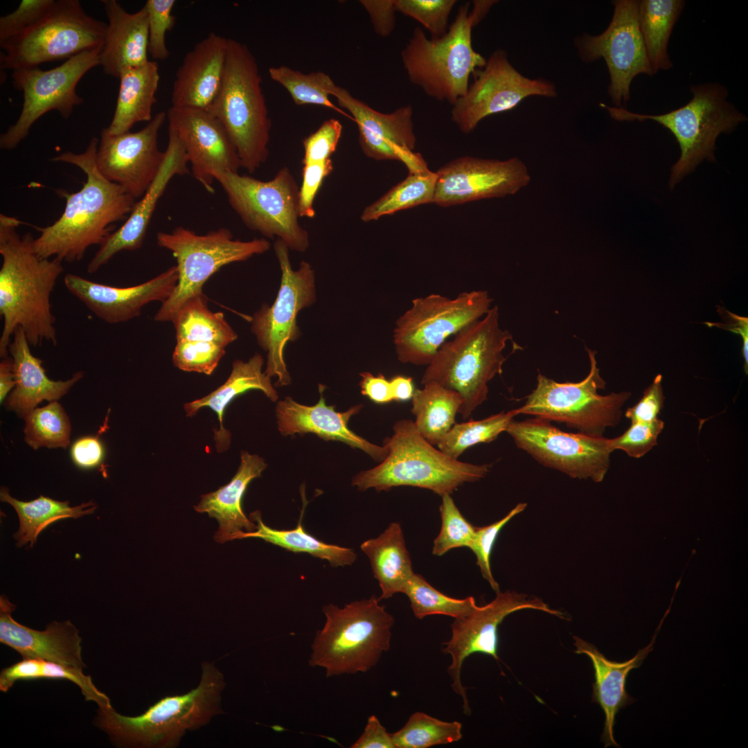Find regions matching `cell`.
<instances>
[{
  "label": "cell",
  "instance_id": "1",
  "mask_svg": "<svg viewBox=\"0 0 748 748\" xmlns=\"http://www.w3.org/2000/svg\"><path fill=\"white\" fill-rule=\"evenodd\" d=\"M98 143L93 137L83 152L68 151L51 159L76 166L86 179L75 193L58 191L66 199L65 208L53 224L37 227L40 235L34 238L33 248L39 257L69 262L82 260L89 247L103 244L115 231V224L127 218L133 210L136 199L99 172L96 163Z\"/></svg>",
  "mask_w": 748,
  "mask_h": 748
},
{
  "label": "cell",
  "instance_id": "2",
  "mask_svg": "<svg viewBox=\"0 0 748 748\" xmlns=\"http://www.w3.org/2000/svg\"><path fill=\"white\" fill-rule=\"evenodd\" d=\"M20 223L14 217L0 215L1 357L8 356V346L18 327L33 347L44 341L57 344L51 294L64 271L62 261L37 256L33 248L32 234H18Z\"/></svg>",
  "mask_w": 748,
  "mask_h": 748
},
{
  "label": "cell",
  "instance_id": "3",
  "mask_svg": "<svg viewBox=\"0 0 748 748\" xmlns=\"http://www.w3.org/2000/svg\"><path fill=\"white\" fill-rule=\"evenodd\" d=\"M225 686L223 674L213 663L204 661L200 682L189 692L163 697L136 716L121 715L112 706L98 707L96 723L119 746L175 747L186 731L223 712L221 695Z\"/></svg>",
  "mask_w": 748,
  "mask_h": 748
},
{
  "label": "cell",
  "instance_id": "4",
  "mask_svg": "<svg viewBox=\"0 0 748 748\" xmlns=\"http://www.w3.org/2000/svg\"><path fill=\"white\" fill-rule=\"evenodd\" d=\"M393 434L384 440L388 449L380 463L361 471L352 479L359 491L374 488L389 490L398 486L428 489L443 496L451 495L467 482L477 481L490 472L489 464L475 465L454 459L427 441L413 421L400 420Z\"/></svg>",
  "mask_w": 748,
  "mask_h": 748
},
{
  "label": "cell",
  "instance_id": "5",
  "mask_svg": "<svg viewBox=\"0 0 748 748\" xmlns=\"http://www.w3.org/2000/svg\"><path fill=\"white\" fill-rule=\"evenodd\" d=\"M499 319L498 307H491L446 341L422 375V384L436 382L460 394L463 403L458 413L463 419L487 400L488 382L502 373L503 351L512 335L500 328Z\"/></svg>",
  "mask_w": 748,
  "mask_h": 748
},
{
  "label": "cell",
  "instance_id": "6",
  "mask_svg": "<svg viewBox=\"0 0 748 748\" xmlns=\"http://www.w3.org/2000/svg\"><path fill=\"white\" fill-rule=\"evenodd\" d=\"M257 61L249 48L228 39L225 70L221 87L207 110L226 131L242 167L250 173L269 155L271 127Z\"/></svg>",
  "mask_w": 748,
  "mask_h": 748
},
{
  "label": "cell",
  "instance_id": "7",
  "mask_svg": "<svg viewBox=\"0 0 748 748\" xmlns=\"http://www.w3.org/2000/svg\"><path fill=\"white\" fill-rule=\"evenodd\" d=\"M374 596L341 608L323 606L326 622L317 632L309 660L328 677L364 673L389 650L394 618Z\"/></svg>",
  "mask_w": 748,
  "mask_h": 748
},
{
  "label": "cell",
  "instance_id": "8",
  "mask_svg": "<svg viewBox=\"0 0 748 748\" xmlns=\"http://www.w3.org/2000/svg\"><path fill=\"white\" fill-rule=\"evenodd\" d=\"M693 97L685 105L669 112L650 115L601 103L618 121H655L675 136L681 150L673 166L669 186L673 188L703 160L715 161V141L721 133H730L747 117L729 102L727 89L718 82L690 87Z\"/></svg>",
  "mask_w": 748,
  "mask_h": 748
},
{
  "label": "cell",
  "instance_id": "9",
  "mask_svg": "<svg viewBox=\"0 0 748 748\" xmlns=\"http://www.w3.org/2000/svg\"><path fill=\"white\" fill-rule=\"evenodd\" d=\"M477 24L465 3L440 37L429 39L416 27L401 52L409 81L430 98L454 105L466 93L470 75L486 63L472 46V29Z\"/></svg>",
  "mask_w": 748,
  "mask_h": 748
},
{
  "label": "cell",
  "instance_id": "10",
  "mask_svg": "<svg viewBox=\"0 0 748 748\" xmlns=\"http://www.w3.org/2000/svg\"><path fill=\"white\" fill-rule=\"evenodd\" d=\"M157 242L176 258L179 278L173 292L154 315L156 321H172L185 303L203 294L205 283L222 267L246 260L270 248L265 238L235 240L226 228L200 235L179 226L169 233L159 232Z\"/></svg>",
  "mask_w": 748,
  "mask_h": 748
},
{
  "label": "cell",
  "instance_id": "11",
  "mask_svg": "<svg viewBox=\"0 0 748 748\" xmlns=\"http://www.w3.org/2000/svg\"><path fill=\"white\" fill-rule=\"evenodd\" d=\"M587 351L590 370L584 380L560 383L538 373L536 387L526 397L524 404L515 409L517 415H533L562 422L595 436H603L607 427L617 426L631 393L600 395L598 390L605 389L606 382L597 367L596 352L588 348Z\"/></svg>",
  "mask_w": 748,
  "mask_h": 748
},
{
  "label": "cell",
  "instance_id": "12",
  "mask_svg": "<svg viewBox=\"0 0 748 748\" xmlns=\"http://www.w3.org/2000/svg\"><path fill=\"white\" fill-rule=\"evenodd\" d=\"M214 178L249 229L267 238L277 237L289 249L306 251L309 235L299 222V189L287 167L269 181L231 172H217Z\"/></svg>",
  "mask_w": 748,
  "mask_h": 748
},
{
  "label": "cell",
  "instance_id": "13",
  "mask_svg": "<svg viewBox=\"0 0 748 748\" xmlns=\"http://www.w3.org/2000/svg\"><path fill=\"white\" fill-rule=\"evenodd\" d=\"M107 24L85 12L78 0H55L48 12L18 36L0 43L1 69L16 70L102 48Z\"/></svg>",
  "mask_w": 748,
  "mask_h": 748
},
{
  "label": "cell",
  "instance_id": "14",
  "mask_svg": "<svg viewBox=\"0 0 748 748\" xmlns=\"http://www.w3.org/2000/svg\"><path fill=\"white\" fill-rule=\"evenodd\" d=\"M492 302L486 290L464 292L453 299L438 294L413 299L393 330L398 360L428 366L446 339L483 317Z\"/></svg>",
  "mask_w": 748,
  "mask_h": 748
},
{
  "label": "cell",
  "instance_id": "15",
  "mask_svg": "<svg viewBox=\"0 0 748 748\" xmlns=\"http://www.w3.org/2000/svg\"><path fill=\"white\" fill-rule=\"evenodd\" d=\"M274 249L281 271L279 290L271 305L263 304L253 314L251 329L258 344L267 353L265 373L269 377H277L276 385L283 386L291 383L284 349L301 335L296 323L299 312L316 301L315 275L312 265L304 260L297 270L292 268L289 248L280 239Z\"/></svg>",
  "mask_w": 748,
  "mask_h": 748
},
{
  "label": "cell",
  "instance_id": "16",
  "mask_svg": "<svg viewBox=\"0 0 748 748\" xmlns=\"http://www.w3.org/2000/svg\"><path fill=\"white\" fill-rule=\"evenodd\" d=\"M102 48L78 54L55 68L42 70L39 66L12 71L13 87L22 92L23 105L17 121L0 136V148L12 150L26 138L41 116L55 110L65 119L83 99L76 93L82 78L99 66Z\"/></svg>",
  "mask_w": 748,
  "mask_h": 748
},
{
  "label": "cell",
  "instance_id": "17",
  "mask_svg": "<svg viewBox=\"0 0 748 748\" xmlns=\"http://www.w3.org/2000/svg\"><path fill=\"white\" fill-rule=\"evenodd\" d=\"M505 431L540 463L571 478L600 482L609 467L614 451L610 438L568 433L537 417L512 420Z\"/></svg>",
  "mask_w": 748,
  "mask_h": 748
},
{
  "label": "cell",
  "instance_id": "18",
  "mask_svg": "<svg viewBox=\"0 0 748 748\" xmlns=\"http://www.w3.org/2000/svg\"><path fill=\"white\" fill-rule=\"evenodd\" d=\"M612 20L600 35L584 33L574 44L584 62L603 59L610 77L608 94L616 107L630 98V84L636 75L654 74L638 22L639 1L616 0Z\"/></svg>",
  "mask_w": 748,
  "mask_h": 748
},
{
  "label": "cell",
  "instance_id": "19",
  "mask_svg": "<svg viewBox=\"0 0 748 748\" xmlns=\"http://www.w3.org/2000/svg\"><path fill=\"white\" fill-rule=\"evenodd\" d=\"M481 69L476 71L474 81L452 105V120L465 134L472 132L486 117L513 109L528 96H557L554 83L525 77L502 49L494 51Z\"/></svg>",
  "mask_w": 748,
  "mask_h": 748
},
{
  "label": "cell",
  "instance_id": "20",
  "mask_svg": "<svg viewBox=\"0 0 748 748\" xmlns=\"http://www.w3.org/2000/svg\"><path fill=\"white\" fill-rule=\"evenodd\" d=\"M524 609L540 610L566 619L560 611L551 609L542 600L514 591H499L489 603L476 605L467 614L454 618L451 625L452 636L443 642L442 651L452 657L448 673L453 690L462 697L463 711L471 713L466 688L461 681L462 665L470 654L479 652L491 656L497 661L498 627L509 614Z\"/></svg>",
  "mask_w": 748,
  "mask_h": 748
},
{
  "label": "cell",
  "instance_id": "21",
  "mask_svg": "<svg viewBox=\"0 0 748 748\" xmlns=\"http://www.w3.org/2000/svg\"><path fill=\"white\" fill-rule=\"evenodd\" d=\"M167 118L160 112L141 130L110 134L100 133L96 163L99 172L135 199H141L159 172L166 157L158 147V135Z\"/></svg>",
  "mask_w": 748,
  "mask_h": 748
},
{
  "label": "cell",
  "instance_id": "22",
  "mask_svg": "<svg viewBox=\"0 0 748 748\" xmlns=\"http://www.w3.org/2000/svg\"><path fill=\"white\" fill-rule=\"evenodd\" d=\"M436 174L433 203L444 207L514 195L531 181L527 167L517 157L500 161L463 157Z\"/></svg>",
  "mask_w": 748,
  "mask_h": 748
},
{
  "label": "cell",
  "instance_id": "23",
  "mask_svg": "<svg viewBox=\"0 0 748 748\" xmlns=\"http://www.w3.org/2000/svg\"><path fill=\"white\" fill-rule=\"evenodd\" d=\"M332 96L357 123L359 143L366 156L375 160L400 161L407 166L409 172L425 167L427 163L422 155L413 152L416 138L411 105L384 114L373 109L339 86L335 87Z\"/></svg>",
  "mask_w": 748,
  "mask_h": 748
},
{
  "label": "cell",
  "instance_id": "24",
  "mask_svg": "<svg viewBox=\"0 0 748 748\" xmlns=\"http://www.w3.org/2000/svg\"><path fill=\"white\" fill-rule=\"evenodd\" d=\"M167 118L184 146L193 176L208 192L213 191L215 173L238 172L242 163L237 150L220 121L207 110L171 107Z\"/></svg>",
  "mask_w": 748,
  "mask_h": 748
},
{
  "label": "cell",
  "instance_id": "25",
  "mask_svg": "<svg viewBox=\"0 0 748 748\" xmlns=\"http://www.w3.org/2000/svg\"><path fill=\"white\" fill-rule=\"evenodd\" d=\"M172 322L177 341L172 362L183 371L211 375L238 338L224 314L209 310L204 294L185 303Z\"/></svg>",
  "mask_w": 748,
  "mask_h": 748
},
{
  "label": "cell",
  "instance_id": "26",
  "mask_svg": "<svg viewBox=\"0 0 748 748\" xmlns=\"http://www.w3.org/2000/svg\"><path fill=\"white\" fill-rule=\"evenodd\" d=\"M179 273L174 265L153 278L137 285L118 287L67 274L64 279L69 292L102 321L115 324L141 314L142 308L153 301L167 300L177 285Z\"/></svg>",
  "mask_w": 748,
  "mask_h": 748
},
{
  "label": "cell",
  "instance_id": "27",
  "mask_svg": "<svg viewBox=\"0 0 748 748\" xmlns=\"http://www.w3.org/2000/svg\"><path fill=\"white\" fill-rule=\"evenodd\" d=\"M163 166L155 179L140 201L136 202L125 223L100 246L89 262V274L98 271L117 253L135 251L143 243L148 227L157 203L171 179L189 172L185 150L175 131L168 126V142Z\"/></svg>",
  "mask_w": 748,
  "mask_h": 748
},
{
  "label": "cell",
  "instance_id": "28",
  "mask_svg": "<svg viewBox=\"0 0 748 748\" xmlns=\"http://www.w3.org/2000/svg\"><path fill=\"white\" fill-rule=\"evenodd\" d=\"M325 386L319 384L320 398L312 406L298 403L291 397L277 402L276 418L278 429L283 436L312 433L325 440H337L357 448L374 461L381 462L388 454L383 445L373 444L350 429V418L358 413L362 404L353 406L344 412H339L335 406L327 405L323 395Z\"/></svg>",
  "mask_w": 748,
  "mask_h": 748
},
{
  "label": "cell",
  "instance_id": "29",
  "mask_svg": "<svg viewBox=\"0 0 748 748\" xmlns=\"http://www.w3.org/2000/svg\"><path fill=\"white\" fill-rule=\"evenodd\" d=\"M16 606L0 596V642L17 652L23 659L37 658L83 670L82 638L68 620L53 621L44 630H36L17 622L12 616Z\"/></svg>",
  "mask_w": 748,
  "mask_h": 748
},
{
  "label": "cell",
  "instance_id": "30",
  "mask_svg": "<svg viewBox=\"0 0 748 748\" xmlns=\"http://www.w3.org/2000/svg\"><path fill=\"white\" fill-rule=\"evenodd\" d=\"M228 39L210 33L186 54L175 74L172 107L208 108L224 78Z\"/></svg>",
  "mask_w": 748,
  "mask_h": 748
},
{
  "label": "cell",
  "instance_id": "31",
  "mask_svg": "<svg viewBox=\"0 0 748 748\" xmlns=\"http://www.w3.org/2000/svg\"><path fill=\"white\" fill-rule=\"evenodd\" d=\"M659 628L650 643L631 659L618 662L607 659L594 645L573 636L574 652L585 654L591 661L595 682L593 684L592 702L598 704L605 713V722L601 740L605 747H619L614 737L615 718L619 711L632 704L636 699L626 691V680L629 673L641 666L643 660L653 650Z\"/></svg>",
  "mask_w": 748,
  "mask_h": 748
},
{
  "label": "cell",
  "instance_id": "32",
  "mask_svg": "<svg viewBox=\"0 0 748 748\" xmlns=\"http://www.w3.org/2000/svg\"><path fill=\"white\" fill-rule=\"evenodd\" d=\"M102 2L108 23L99 65L107 75L118 78L123 71L149 61L148 11L143 6L130 13L116 0Z\"/></svg>",
  "mask_w": 748,
  "mask_h": 748
},
{
  "label": "cell",
  "instance_id": "33",
  "mask_svg": "<svg viewBox=\"0 0 748 748\" xmlns=\"http://www.w3.org/2000/svg\"><path fill=\"white\" fill-rule=\"evenodd\" d=\"M30 346L24 330L18 327L8 348L13 361L16 384L5 405L24 418L44 400L60 399L83 377V372L78 371L64 381L51 380L46 374L42 360L31 353Z\"/></svg>",
  "mask_w": 748,
  "mask_h": 748
},
{
  "label": "cell",
  "instance_id": "34",
  "mask_svg": "<svg viewBox=\"0 0 748 748\" xmlns=\"http://www.w3.org/2000/svg\"><path fill=\"white\" fill-rule=\"evenodd\" d=\"M266 467L262 458L242 451L240 466L231 480L217 490L201 496L194 508L217 519L219 528L214 535L216 542L222 544L238 539L243 532L256 530V524L244 513L242 499L249 484L260 477Z\"/></svg>",
  "mask_w": 748,
  "mask_h": 748
},
{
  "label": "cell",
  "instance_id": "35",
  "mask_svg": "<svg viewBox=\"0 0 748 748\" xmlns=\"http://www.w3.org/2000/svg\"><path fill=\"white\" fill-rule=\"evenodd\" d=\"M263 357L256 353L247 362L240 359L233 362L231 374L226 381L208 395L184 404L188 417L195 416L203 407H208L216 413L220 428L213 429L214 440L217 452L229 448L231 434L223 425L224 413L231 402L238 395L250 390H259L272 402H276L278 395L271 384V377L262 368Z\"/></svg>",
  "mask_w": 748,
  "mask_h": 748
},
{
  "label": "cell",
  "instance_id": "36",
  "mask_svg": "<svg viewBox=\"0 0 748 748\" xmlns=\"http://www.w3.org/2000/svg\"><path fill=\"white\" fill-rule=\"evenodd\" d=\"M120 80L116 105L112 120L105 128L110 134L130 132L139 122H150L152 109L157 102L156 93L160 75L157 62L123 71Z\"/></svg>",
  "mask_w": 748,
  "mask_h": 748
},
{
  "label": "cell",
  "instance_id": "37",
  "mask_svg": "<svg viewBox=\"0 0 748 748\" xmlns=\"http://www.w3.org/2000/svg\"><path fill=\"white\" fill-rule=\"evenodd\" d=\"M360 548L379 582V600L402 593L414 572L400 524L391 523L378 537L362 542Z\"/></svg>",
  "mask_w": 748,
  "mask_h": 748
},
{
  "label": "cell",
  "instance_id": "38",
  "mask_svg": "<svg viewBox=\"0 0 748 748\" xmlns=\"http://www.w3.org/2000/svg\"><path fill=\"white\" fill-rule=\"evenodd\" d=\"M0 499L10 504L17 513L19 527L13 537L18 547L28 542L32 547L39 534L50 524L63 519L90 515L98 507L93 501L71 507L69 501H60L42 495L30 501H22L10 496L6 487L1 489Z\"/></svg>",
  "mask_w": 748,
  "mask_h": 748
},
{
  "label": "cell",
  "instance_id": "39",
  "mask_svg": "<svg viewBox=\"0 0 748 748\" xmlns=\"http://www.w3.org/2000/svg\"><path fill=\"white\" fill-rule=\"evenodd\" d=\"M414 391L411 413L419 434L435 445L456 423L455 417L463 403L460 394L436 382H427Z\"/></svg>",
  "mask_w": 748,
  "mask_h": 748
},
{
  "label": "cell",
  "instance_id": "40",
  "mask_svg": "<svg viewBox=\"0 0 748 748\" xmlns=\"http://www.w3.org/2000/svg\"><path fill=\"white\" fill-rule=\"evenodd\" d=\"M303 513V509L294 528L278 530L266 525L262 522L260 512L256 510L249 515V519L256 523V530L252 532H243L238 535V539H262L287 551L306 553L325 560L334 567L351 565L357 558L356 553L350 548L325 543L308 533L302 525Z\"/></svg>",
  "mask_w": 748,
  "mask_h": 748
},
{
  "label": "cell",
  "instance_id": "41",
  "mask_svg": "<svg viewBox=\"0 0 748 748\" xmlns=\"http://www.w3.org/2000/svg\"><path fill=\"white\" fill-rule=\"evenodd\" d=\"M684 6L683 0L639 1V26L654 74L673 67L668 45Z\"/></svg>",
  "mask_w": 748,
  "mask_h": 748
},
{
  "label": "cell",
  "instance_id": "42",
  "mask_svg": "<svg viewBox=\"0 0 748 748\" xmlns=\"http://www.w3.org/2000/svg\"><path fill=\"white\" fill-rule=\"evenodd\" d=\"M39 679H66L75 683L86 701L95 702L98 707L112 706L109 698L94 685L89 675L78 670L56 662L37 658H24L1 670L0 691L7 692L19 680Z\"/></svg>",
  "mask_w": 748,
  "mask_h": 748
},
{
  "label": "cell",
  "instance_id": "43",
  "mask_svg": "<svg viewBox=\"0 0 748 748\" xmlns=\"http://www.w3.org/2000/svg\"><path fill=\"white\" fill-rule=\"evenodd\" d=\"M436 183V172L427 170L409 172L407 178L392 187L381 197L366 206L360 218L364 222L418 205L433 203Z\"/></svg>",
  "mask_w": 748,
  "mask_h": 748
},
{
  "label": "cell",
  "instance_id": "44",
  "mask_svg": "<svg viewBox=\"0 0 748 748\" xmlns=\"http://www.w3.org/2000/svg\"><path fill=\"white\" fill-rule=\"evenodd\" d=\"M270 78L282 85L297 105H316L334 109L350 117L330 100L336 86L332 78L321 71L303 73L286 66L270 67Z\"/></svg>",
  "mask_w": 748,
  "mask_h": 748
},
{
  "label": "cell",
  "instance_id": "45",
  "mask_svg": "<svg viewBox=\"0 0 748 748\" xmlns=\"http://www.w3.org/2000/svg\"><path fill=\"white\" fill-rule=\"evenodd\" d=\"M517 415L513 409L482 420L456 422L438 442V448L449 457L458 459L470 447L495 440Z\"/></svg>",
  "mask_w": 748,
  "mask_h": 748
},
{
  "label": "cell",
  "instance_id": "46",
  "mask_svg": "<svg viewBox=\"0 0 748 748\" xmlns=\"http://www.w3.org/2000/svg\"><path fill=\"white\" fill-rule=\"evenodd\" d=\"M24 440L33 449L40 447L66 448L70 443L71 425L64 409L57 401L35 408L24 418Z\"/></svg>",
  "mask_w": 748,
  "mask_h": 748
},
{
  "label": "cell",
  "instance_id": "47",
  "mask_svg": "<svg viewBox=\"0 0 748 748\" xmlns=\"http://www.w3.org/2000/svg\"><path fill=\"white\" fill-rule=\"evenodd\" d=\"M461 730L459 722H445L418 711L391 736L395 748H428L460 740Z\"/></svg>",
  "mask_w": 748,
  "mask_h": 748
},
{
  "label": "cell",
  "instance_id": "48",
  "mask_svg": "<svg viewBox=\"0 0 748 748\" xmlns=\"http://www.w3.org/2000/svg\"><path fill=\"white\" fill-rule=\"evenodd\" d=\"M409 598L414 616L420 619L442 614L454 618L469 613L476 605L474 597L451 598L432 587L421 575L413 573L402 592Z\"/></svg>",
  "mask_w": 748,
  "mask_h": 748
},
{
  "label": "cell",
  "instance_id": "49",
  "mask_svg": "<svg viewBox=\"0 0 748 748\" xmlns=\"http://www.w3.org/2000/svg\"><path fill=\"white\" fill-rule=\"evenodd\" d=\"M440 513L441 528L434 541L432 554L442 556L455 548H470L474 539L476 527L462 515L450 495L442 496Z\"/></svg>",
  "mask_w": 748,
  "mask_h": 748
},
{
  "label": "cell",
  "instance_id": "50",
  "mask_svg": "<svg viewBox=\"0 0 748 748\" xmlns=\"http://www.w3.org/2000/svg\"><path fill=\"white\" fill-rule=\"evenodd\" d=\"M397 12L420 23L438 38L448 30V19L456 0H394Z\"/></svg>",
  "mask_w": 748,
  "mask_h": 748
},
{
  "label": "cell",
  "instance_id": "51",
  "mask_svg": "<svg viewBox=\"0 0 748 748\" xmlns=\"http://www.w3.org/2000/svg\"><path fill=\"white\" fill-rule=\"evenodd\" d=\"M175 0H148L144 5L148 15V54L154 60H164L170 55L166 35L175 24Z\"/></svg>",
  "mask_w": 748,
  "mask_h": 748
},
{
  "label": "cell",
  "instance_id": "52",
  "mask_svg": "<svg viewBox=\"0 0 748 748\" xmlns=\"http://www.w3.org/2000/svg\"><path fill=\"white\" fill-rule=\"evenodd\" d=\"M526 503H519L500 520L488 526L476 527L473 543L470 548L475 554L477 564L481 575L496 592L500 591L499 585L495 580L490 568V555L495 542L501 528L515 515L522 512L526 507Z\"/></svg>",
  "mask_w": 748,
  "mask_h": 748
},
{
  "label": "cell",
  "instance_id": "53",
  "mask_svg": "<svg viewBox=\"0 0 748 748\" xmlns=\"http://www.w3.org/2000/svg\"><path fill=\"white\" fill-rule=\"evenodd\" d=\"M664 427L658 418L650 422H632L621 436L610 438L613 450L620 449L633 458H641L657 445V438Z\"/></svg>",
  "mask_w": 748,
  "mask_h": 748
},
{
  "label": "cell",
  "instance_id": "54",
  "mask_svg": "<svg viewBox=\"0 0 748 748\" xmlns=\"http://www.w3.org/2000/svg\"><path fill=\"white\" fill-rule=\"evenodd\" d=\"M55 0H22L15 11L0 18V43L11 39L37 24Z\"/></svg>",
  "mask_w": 748,
  "mask_h": 748
},
{
  "label": "cell",
  "instance_id": "55",
  "mask_svg": "<svg viewBox=\"0 0 748 748\" xmlns=\"http://www.w3.org/2000/svg\"><path fill=\"white\" fill-rule=\"evenodd\" d=\"M342 133V125L335 118L325 121L303 141V165L324 161L335 152Z\"/></svg>",
  "mask_w": 748,
  "mask_h": 748
},
{
  "label": "cell",
  "instance_id": "56",
  "mask_svg": "<svg viewBox=\"0 0 748 748\" xmlns=\"http://www.w3.org/2000/svg\"><path fill=\"white\" fill-rule=\"evenodd\" d=\"M333 170L331 159L324 161L304 164L302 183L299 190V215L300 217L312 218L315 215L314 201L323 179Z\"/></svg>",
  "mask_w": 748,
  "mask_h": 748
},
{
  "label": "cell",
  "instance_id": "57",
  "mask_svg": "<svg viewBox=\"0 0 748 748\" xmlns=\"http://www.w3.org/2000/svg\"><path fill=\"white\" fill-rule=\"evenodd\" d=\"M662 375L658 374L644 391L643 396L634 406L628 408L625 416L632 422H650L658 419L665 397L661 385Z\"/></svg>",
  "mask_w": 748,
  "mask_h": 748
},
{
  "label": "cell",
  "instance_id": "58",
  "mask_svg": "<svg viewBox=\"0 0 748 748\" xmlns=\"http://www.w3.org/2000/svg\"><path fill=\"white\" fill-rule=\"evenodd\" d=\"M71 458L73 463L82 469H93L100 465L105 450L97 436H87L77 439L71 447Z\"/></svg>",
  "mask_w": 748,
  "mask_h": 748
},
{
  "label": "cell",
  "instance_id": "59",
  "mask_svg": "<svg viewBox=\"0 0 748 748\" xmlns=\"http://www.w3.org/2000/svg\"><path fill=\"white\" fill-rule=\"evenodd\" d=\"M359 3L368 12L375 33L388 37L395 26L394 0H361Z\"/></svg>",
  "mask_w": 748,
  "mask_h": 748
},
{
  "label": "cell",
  "instance_id": "60",
  "mask_svg": "<svg viewBox=\"0 0 748 748\" xmlns=\"http://www.w3.org/2000/svg\"><path fill=\"white\" fill-rule=\"evenodd\" d=\"M359 375L362 380L359 384L362 395L379 404L393 401L391 380H386L383 374L373 375L369 372L364 371Z\"/></svg>",
  "mask_w": 748,
  "mask_h": 748
},
{
  "label": "cell",
  "instance_id": "61",
  "mask_svg": "<svg viewBox=\"0 0 748 748\" xmlns=\"http://www.w3.org/2000/svg\"><path fill=\"white\" fill-rule=\"evenodd\" d=\"M352 748H395L391 733H389L377 718L371 715L364 731Z\"/></svg>",
  "mask_w": 748,
  "mask_h": 748
},
{
  "label": "cell",
  "instance_id": "62",
  "mask_svg": "<svg viewBox=\"0 0 748 748\" xmlns=\"http://www.w3.org/2000/svg\"><path fill=\"white\" fill-rule=\"evenodd\" d=\"M729 321L727 323H706L711 326H717L741 336L742 340V354L744 358V371L747 375L748 373V319L746 317L738 316L726 310Z\"/></svg>",
  "mask_w": 748,
  "mask_h": 748
},
{
  "label": "cell",
  "instance_id": "63",
  "mask_svg": "<svg viewBox=\"0 0 748 748\" xmlns=\"http://www.w3.org/2000/svg\"><path fill=\"white\" fill-rule=\"evenodd\" d=\"M15 375L11 357H3L0 363V401L2 403L15 386Z\"/></svg>",
  "mask_w": 748,
  "mask_h": 748
},
{
  "label": "cell",
  "instance_id": "64",
  "mask_svg": "<svg viewBox=\"0 0 748 748\" xmlns=\"http://www.w3.org/2000/svg\"><path fill=\"white\" fill-rule=\"evenodd\" d=\"M390 380L392 386L393 401L404 402L412 398L415 389L411 377L395 375Z\"/></svg>",
  "mask_w": 748,
  "mask_h": 748
}]
</instances>
